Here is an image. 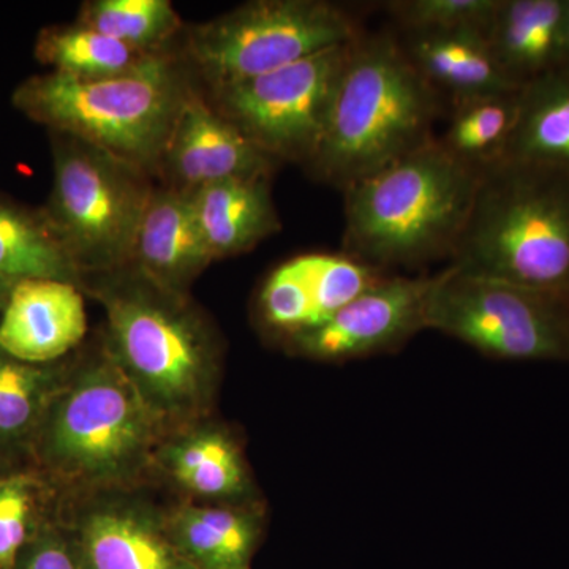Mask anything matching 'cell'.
<instances>
[{
    "label": "cell",
    "instance_id": "f546056e",
    "mask_svg": "<svg viewBox=\"0 0 569 569\" xmlns=\"http://www.w3.org/2000/svg\"><path fill=\"white\" fill-rule=\"evenodd\" d=\"M14 569H86L78 546L52 530L29 539Z\"/></svg>",
    "mask_w": 569,
    "mask_h": 569
},
{
    "label": "cell",
    "instance_id": "30bf717a",
    "mask_svg": "<svg viewBox=\"0 0 569 569\" xmlns=\"http://www.w3.org/2000/svg\"><path fill=\"white\" fill-rule=\"evenodd\" d=\"M353 43L212 89L213 108L276 162L307 164L320 144L332 92Z\"/></svg>",
    "mask_w": 569,
    "mask_h": 569
},
{
    "label": "cell",
    "instance_id": "ac0fdd59",
    "mask_svg": "<svg viewBox=\"0 0 569 569\" xmlns=\"http://www.w3.org/2000/svg\"><path fill=\"white\" fill-rule=\"evenodd\" d=\"M567 0H500L486 37L519 88L560 69Z\"/></svg>",
    "mask_w": 569,
    "mask_h": 569
},
{
    "label": "cell",
    "instance_id": "6da1fadb",
    "mask_svg": "<svg viewBox=\"0 0 569 569\" xmlns=\"http://www.w3.org/2000/svg\"><path fill=\"white\" fill-rule=\"evenodd\" d=\"M441 107L443 97L415 69L396 33H365L351 44L306 168L343 192L436 140Z\"/></svg>",
    "mask_w": 569,
    "mask_h": 569
},
{
    "label": "cell",
    "instance_id": "4dcf8cb0",
    "mask_svg": "<svg viewBox=\"0 0 569 569\" xmlns=\"http://www.w3.org/2000/svg\"><path fill=\"white\" fill-rule=\"evenodd\" d=\"M560 69L569 70V0H567V6H565L563 37H561Z\"/></svg>",
    "mask_w": 569,
    "mask_h": 569
},
{
    "label": "cell",
    "instance_id": "7402d4cb",
    "mask_svg": "<svg viewBox=\"0 0 569 569\" xmlns=\"http://www.w3.org/2000/svg\"><path fill=\"white\" fill-rule=\"evenodd\" d=\"M503 159L569 173V70L523 86L518 126Z\"/></svg>",
    "mask_w": 569,
    "mask_h": 569
},
{
    "label": "cell",
    "instance_id": "e0dca14e",
    "mask_svg": "<svg viewBox=\"0 0 569 569\" xmlns=\"http://www.w3.org/2000/svg\"><path fill=\"white\" fill-rule=\"evenodd\" d=\"M269 183L271 176L227 179L190 193L213 260L249 252L280 230Z\"/></svg>",
    "mask_w": 569,
    "mask_h": 569
},
{
    "label": "cell",
    "instance_id": "277c9868",
    "mask_svg": "<svg viewBox=\"0 0 569 569\" xmlns=\"http://www.w3.org/2000/svg\"><path fill=\"white\" fill-rule=\"evenodd\" d=\"M190 91L178 59L162 51L126 73L99 80L36 74L14 89L11 102L52 133L151 174L159 171Z\"/></svg>",
    "mask_w": 569,
    "mask_h": 569
},
{
    "label": "cell",
    "instance_id": "4316f807",
    "mask_svg": "<svg viewBox=\"0 0 569 569\" xmlns=\"http://www.w3.org/2000/svg\"><path fill=\"white\" fill-rule=\"evenodd\" d=\"M77 22L144 52L164 51L182 29L168 0H93L81 7Z\"/></svg>",
    "mask_w": 569,
    "mask_h": 569
},
{
    "label": "cell",
    "instance_id": "ffe728a7",
    "mask_svg": "<svg viewBox=\"0 0 569 569\" xmlns=\"http://www.w3.org/2000/svg\"><path fill=\"white\" fill-rule=\"evenodd\" d=\"M171 539L198 569H249L261 535L254 509L183 507L171 518Z\"/></svg>",
    "mask_w": 569,
    "mask_h": 569
},
{
    "label": "cell",
    "instance_id": "83f0119b",
    "mask_svg": "<svg viewBox=\"0 0 569 569\" xmlns=\"http://www.w3.org/2000/svg\"><path fill=\"white\" fill-rule=\"evenodd\" d=\"M500 0H396L387 9L400 31H488Z\"/></svg>",
    "mask_w": 569,
    "mask_h": 569
},
{
    "label": "cell",
    "instance_id": "44dd1931",
    "mask_svg": "<svg viewBox=\"0 0 569 569\" xmlns=\"http://www.w3.org/2000/svg\"><path fill=\"white\" fill-rule=\"evenodd\" d=\"M81 279L43 209L33 211L0 197V284L11 290L24 280Z\"/></svg>",
    "mask_w": 569,
    "mask_h": 569
},
{
    "label": "cell",
    "instance_id": "484cf974",
    "mask_svg": "<svg viewBox=\"0 0 569 569\" xmlns=\"http://www.w3.org/2000/svg\"><path fill=\"white\" fill-rule=\"evenodd\" d=\"M58 391V373L50 367L28 365L0 350V452L36 436Z\"/></svg>",
    "mask_w": 569,
    "mask_h": 569
},
{
    "label": "cell",
    "instance_id": "d4e9b609",
    "mask_svg": "<svg viewBox=\"0 0 569 569\" xmlns=\"http://www.w3.org/2000/svg\"><path fill=\"white\" fill-rule=\"evenodd\" d=\"M164 466L179 485L198 496L238 497L249 486L241 452L219 430H201L171 445Z\"/></svg>",
    "mask_w": 569,
    "mask_h": 569
},
{
    "label": "cell",
    "instance_id": "1f68e13d",
    "mask_svg": "<svg viewBox=\"0 0 569 569\" xmlns=\"http://www.w3.org/2000/svg\"><path fill=\"white\" fill-rule=\"evenodd\" d=\"M9 293L10 291L7 290L6 287H2V284H0V310H3V307H6L7 299H9Z\"/></svg>",
    "mask_w": 569,
    "mask_h": 569
},
{
    "label": "cell",
    "instance_id": "8992f818",
    "mask_svg": "<svg viewBox=\"0 0 569 569\" xmlns=\"http://www.w3.org/2000/svg\"><path fill=\"white\" fill-rule=\"evenodd\" d=\"M97 296L107 310L108 355L153 413L163 421L201 410L212 388L213 351L200 321L179 305V295L141 277Z\"/></svg>",
    "mask_w": 569,
    "mask_h": 569
},
{
    "label": "cell",
    "instance_id": "4fadbf2b",
    "mask_svg": "<svg viewBox=\"0 0 569 569\" xmlns=\"http://www.w3.org/2000/svg\"><path fill=\"white\" fill-rule=\"evenodd\" d=\"M276 164L213 104L190 91L176 118L159 171L170 178L168 187L192 193L227 179L271 176Z\"/></svg>",
    "mask_w": 569,
    "mask_h": 569
},
{
    "label": "cell",
    "instance_id": "7a4b0ae2",
    "mask_svg": "<svg viewBox=\"0 0 569 569\" xmlns=\"http://www.w3.org/2000/svg\"><path fill=\"white\" fill-rule=\"evenodd\" d=\"M481 170L433 140L351 183L343 253L378 271L451 260L473 208Z\"/></svg>",
    "mask_w": 569,
    "mask_h": 569
},
{
    "label": "cell",
    "instance_id": "cb8c5ba5",
    "mask_svg": "<svg viewBox=\"0 0 569 569\" xmlns=\"http://www.w3.org/2000/svg\"><path fill=\"white\" fill-rule=\"evenodd\" d=\"M156 52L134 50L129 44L93 31L80 22L51 26L37 37L36 58L54 73L81 80H99L126 73Z\"/></svg>",
    "mask_w": 569,
    "mask_h": 569
},
{
    "label": "cell",
    "instance_id": "5bb4252c",
    "mask_svg": "<svg viewBox=\"0 0 569 569\" xmlns=\"http://www.w3.org/2000/svg\"><path fill=\"white\" fill-rule=\"evenodd\" d=\"M88 331L77 284L24 280L14 284L0 318V350L28 365L47 366L80 346Z\"/></svg>",
    "mask_w": 569,
    "mask_h": 569
},
{
    "label": "cell",
    "instance_id": "5b68a950",
    "mask_svg": "<svg viewBox=\"0 0 569 569\" xmlns=\"http://www.w3.org/2000/svg\"><path fill=\"white\" fill-rule=\"evenodd\" d=\"M162 419L110 355L59 388L36 440L40 462L73 485H122L151 460Z\"/></svg>",
    "mask_w": 569,
    "mask_h": 569
},
{
    "label": "cell",
    "instance_id": "7c38bea8",
    "mask_svg": "<svg viewBox=\"0 0 569 569\" xmlns=\"http://www.w3.org/2000/svg\"><path fill=\"white\" fill-rule=\"evenodd\" d=\"M388 272L346 253H305L277 266L258 298L269 331L290 340L336 316Z\"/></svg>",
    "mask_w": 569,
    "mask_h": 569
},
{
    "label": "cell",
    "instance_id": "9c48e42d",
    "mask_svg": "<svg viewBox=\"0 0 569 569\" xmlns=\"http://www.w3.org/2000/svg\"><path fill=\"white\" fill-rule=\"evenodd\" d=\"M426 329L443 332L489 358L569 361V305L498 280L438 272L426 307Z\"/></svg>",
    "mask_w": 569,
    "mask_h": 569
},
{
    "label": "cell",
    "instance_id": "ba28073f",
    "mask_svg": "<svg viewBox=\"0 0 569 569\" xmlns=\"http://www.w3.org/2000/svg\"><path fill=\"white\" fill-rule=\"evenodd\" d=\"M353 14L323 0H257L187 32V58L212 89L293 66L365 36Z\"/></svg>",
    "mask_w": 569,
    "mask_h": 569
},
{
    "label": "cell",
    "instance_id": "8fae6325",
    "mask_svg": "<svg viewBox=\"0 0 569 569\" xmlns=\"http://www.w3.org/2000/svg\"><path fill=\"white\" fill-rule=\"evenodd\" d=\"M438 274H388L323 325L287 340L296 353L326 362L366 358L406 346L426 329V307Z\"/></svg>",
    "mask_w": 569,
    "mask_h": 569
},
{
    "label": "cell",
    "instance_id": "3957f363",
    "mask_svg": "<svg viewBox=\"0 0 569 569\" xmlns=\"http://www.w3.org/2000/svg\"><path fill=\"white\" fill-rule=\"evenodd\" d=\"M569 305V173L501 159L479 174L449 263Z\"/></svg>",
    "mask_w": 569,
    "mask_h": 569
},
{
    "label": "cell",
    "instance_id": "9a60e30c",
    "mask_svg": "<svg viewBox=\"0 0 569 569\" xmlns=\"http://www.w3.org/2000/svg\"><path fill=\"white\" fill-rule=\"evenodd\" d=\"M212 261L190 193L168 186L153 189L134 241V272L179 295Z\"/></svg>",
    "mask_w": 569,
    "mask_h": 569
},
{
    "label": "cell",
    "instance_id": "f1b7e54d",
    "mask_svg": "<svg viewBox=\"0 0 569 569\" xmlns=\"http://www.w3.org/2000/svg\"><path fill=\"white\" fill-rule=\"evenodd\" d=\"M33 482L26 478L0 482V569H14L29 542Z\"/></svg>",
    "mask_w": 569,
    "mask_h": 569
},
{
    "label": "cell",
    "instance_id": "2e32d148",
    "mask_svg": "<svg viewBox=\"0 0 569 569\" xmlns=\"http://www.w3.org/2000/svg\"><path fill=\"white\" fill-rule=\"evenodd\" d=\"M407 58L430 86L449 102L519 91L501 69L486 31L449 29V31H400Z\"/></svg>",
    "mask_w": 569,
    "mask_h": 569
},
{
    "label": "cell",
    "instance_id": "603a6c76",
    "mask_svg": "<svg viewBox=\"0 0 569 569\" xmlns=\"http://www.w3.org/2000/svg\"><path fill=\"white\" fill-rule=\"evenodd\" d=\"M520 91L470 97L451 103L448 126L437 137L460 162L482 170L503 159L519 121Z\"/></svg>",
    "mask_w": 569,
    "mask_h": 569
},
{
    "label": "cell",
    "instance_id": "52a82bcc",
    "mask_svg": "<svg viewBox=\"0 0 569 569\" xmlns=\"http://www.w3.org/2000/svg\"><path fill=\"white\" fill-rule=\"evenodd\" d=\"M54 179L43 212L81 276L132 266L148 176L63 134L52 141Z\"/></svg>",
    "mask_w": 569,
    "mask_h": 569
},
{
    "label": "cell",
    "instance_id": "d6986e66",
    "mask_svg": "<svg viewBox=\"0 0 569 569\" xmlns=\"http://www.w3.org/2000/svg\"><path fill=\"white\" fill-rule=\"evenodd\" d=\"M80 549L86 569H194L144 512L100 508L81 522Z\"/></svg>",
    "mask_w": 569,
    "mask_h": 569
}]
</instances>
